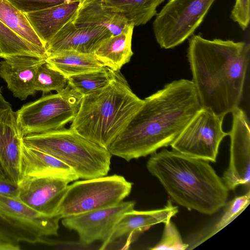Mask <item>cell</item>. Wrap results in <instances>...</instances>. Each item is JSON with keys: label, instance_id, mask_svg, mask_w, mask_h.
<instances>
[{"label": "cell", "instance_id": "32", "mask_svg": "<svg viewBox=\"0 0 250 250\" xmlns=\"http://www.w3.org/2000/svg\"><path fill=\"white\" fill-rule=\"evenodd\" d=\"M6 227L14 228L7 220L0 214V250H15L17 249L18 244L12 238Z\"/></svg>", "mask_w": 250, "mask_h": 250}, {"label": "cell", "instance_id": "14", "mask_svg": "<svg viewBox=\"0 0 250 250\" xmlns=\"http://www.w3.org/2000/svg\"><path fill=\"white\" fill-rule=\"evenodd\" d=\"M178 212L177 207L173 205L169 199L162 208L136 210L133 209L125 213L115 224L107 238L102 242L100 250L106 249L116 241L126 238L125 246L129 245L135 238L152 226L165 223L175 216Z\"/></svg>", "mask_w": 250, "mask_h": 250}, {"label": "cell", "instance_id": "12", "mask_svg": "<svg viewBox=\"0 0 250 250\" xmlns=\"http://www.w3.org/2000/svg\"><path fill=\"white\" fill-rule=\"evenodd\" d=\"M135 205L134 201H122L112 207L63 218L62 223L64 227L75 231L83 244L103 242L121 216L134 209Z\"/></svg>", "mask_w": 250, "mask_h": 250}, {"label": "cell", "instance_id": "9", "mask_svg": "<svg viewBox=\"0 0 250 250\" xmlns=\"http://www.w3.org/2000/svg\"><path fill=\"white\" fill-rule=\"evenodd\" d=\"M224 117L201 107L171 144L172 149L191 157L216 162L220 145L228 136L222 128Z\"/></svg>", "mask_w": 250, "mask_h": 250}, {"label": "cell", "instance_id": "5", "mask_svg": "<svg viewBox=\"0 0 250 250\" xmlns=\"http://www.w3.org/2000/svg\"><path fill=\"white\" fill-rule=\"evenodd\" d=\"M22 141L62 161L82 179L106 176L110 170L112 155L108 150L70 128L28 134Z\"/></svg>", "mask_w": 250, "mask_h": 250}, {"label": "cell", "instance_id": "27", "mask_svg": "<svg viewBox=\"0 0 250 250\" xmlns=\"http://www.w3.org/2000/svg\"><path fill=\"white\" fill-rule=\"evenodd\" d=\"M68 84V78L52 68L46 61L39 67L36 79L35 89L43 94L55 91L60 92Z\"/></svg>", "mask_w": 250, "mask_h": 250}, {"label": "cell", "instance_id": "23", "mask_svg": "<svg viewBox=\"0 0 250 250\" xmlns=\"http://www.w3.org/2000/svg\"><path fill=\"white\" fill-rule=\"evenodd\" d=\"M166 0H102L103 6L122 15L134 26L146 24Z\"/></svg>", "mask_w": 250, "mask_h": 250}, {"label": "cell", "instance_id": "25", "mask_svg": "<svg viewBox=\"0 0 250 250\" xmlns=\"http://www.w3.org/2000/svg\"><path fill=\"white\" fill-rule=\"evenodd\" d=\"M0 58L15 55H31L46 59L45 48L36 46L26 41L0 21Z\"/></svg>", "mask_w": 250, "mask_h": 250}, {"label": "cell", "instance_id": "31", "mask_svg": "<svg viewBox=\"0 0 250 250\" xmlns=\"http://www.w3.org/2000/svg\"><path fill=\"white\" fill-rule=\"evenodd\" d=\"M230 18L242 30H245L250 20V0H236Z\"/></svg>", "mask_w": 250, "mask_h": 250}, {"label": "cell", "instance_id": "6", "mask_svg": "<svg viewBox=\"0 0 250 250\" xmlns=\"http://www.w3.org/2000/svg\"><path fill=\"white\" fill-rule=\"evenodd\" d=\"M132 183L114 174L83 179L68 185L59 205L61 219L116 205L131 192Z\"/></svg>", "mask_w": 250, "mask_h": 250}, {"label": "cell", "instance_id": "28", "mask_svg": "<svg viewBox=\"0 0 250 250\" xmlns=\"http://www.w3.org/2000/svg\"><path fill=\"white\" fill-rule=\"evenodd\" d=\"M250 202V189L245 194L237 196L227 203L225 209L207 235L202 239L199 244L222 229L236 218L249 205Z\"/></svg>", "mask_w": 250, "mask_h": 250}, {"label": "cell", "instance_id": "18", "mask_svg": "<svg viewBox=\"0 0 250 250\" xmlns=\"http://www.w3.org/2000/svg\"><path fill=\"white\" fill-rule=\"evenodd\" d=\"M20 181L30 177L56 176L69 183L79 179L67 165L55 157L21 142L20 153Z\"/></svg>", "mask_w": 250, "mask_h": 250}, {"label": "cell", "instance_id": "10", "mask_svg": "<svg viewBox=\"0 0 250 250\" xmlns=\"http://www.w3.org/2000/svg\"><path fill=\"white\" fill-rule=\"evenodd\" d=\"M0 214L18 231L24 242L46 243L45 237L58 234L59 223L61 219L59 216L43 215L18 198L0 195Z\"/></svg>", "mask_w": 250, "mask_h": 250}, {"label": "cell", "instance_id": "17", "mask_svg": "<svg viewBox=\"0 0 250 250\" xmlns=\"http://www.w3.org/2000/svg\"><path fill=\"white\" fill-rule=\"evenodd\" d=\"M22 137L16 111L12 107L0 110V164L6 177L18 184Z\"/></svg>", "mask_w": 250, "mask_h": 250}, {"label": "cell", "instance_id": "33", "mask_svg": "<svg viewBox=\"0 0 250 250\" xmlns=\"http://www.w3.org/2000/svg\"><path fill=\"white\" fill-rule=\"evenodd\" d=\"M18 184L7 177H0V195L12 198H18Z\"/></svg>", "mask_w": 250, "mask_h": 250}, {"label": "cell", "instance_id": "20", "mask_svg": "<svg viewBox=\"0 0 250 250\" xmlns=\"http://www.w3.org/2000/svg\"><path fill=\"white\" fill-rule=\"evenodd\" d=\"M73 22L78 28L104 26L113 35L130 24L122 15L103 6L102 0H80Z\"/></svg>", "mask_w": 250, "mask_h": 250}, {"label": "cell", "instance_id": "26", "mask_svg": "<svg viewBox=\"0 0 250 250\" xmlns=\"http://www.w3.org/2000/svg\"><path fill=\"white\" fill-rule=\"evenodd\" d=\"M112 78V70L107 67L68 78V84L83 96L106 87Z\"/></svg>", "mask_w": 250, "mask_h": 250}, {"label": "cell", "instance_id": "21", "mask_svg": "<svg viewBox=\"0 0 250 250\" xmlns=\"http://www.w3.org/2000/svg\"><path fill=\"white\" fill-rule=\"evenodd\" d=\"M134 28L130 23L121 33L112 34L98 45L93 54L104 66L118 71L130 61L133 54L131 42Z\"/></svg>", "mask_w": 250, "mask_h": 250}, {"label": "cell", "instance_id": "4", "mask_svg": "<svg viewBox=\"0 0 250 250\" xmlns=\"http://www.w3.org/2000/svg\"><path fill=\"white\" fill-rule=\"evenodd\" d=\"M143 102L132 91L120 70H112L111 81L106 87L83 96L69 128L107 149Z\"/></svg>", "mask_w": 250, "mask_h": 250}, {"label": "cell", "instance_id": "1", "mask_svg": "<svg viewBox=\"0 0 250 250\" xmlns=\"http://www.w3.org/2000/svg\"><path fill=\"white\" fill-rule=\"evenodd\" d=\"M201 108L192 81L174 80L144 99L107 149L126 161L151 155L170 146Z\"/></svg>", "mask_w": 250, "mask_h": 250}, {"label": "cell", "instance_id": "16", "mask_svg": "<svg viewBox=\"0 0 250 250\" xmlns=\"http://www.w3.org/2000/svg\"><path fill=\"white\" fill-rule=\"evenodd\" d=\"M112 34L106 27L101 26L78 28L72 20L46 44L47 54L48 57L65 50L93 53L100 42Z\"/></svg>", "mask_w": 250, "mask_h": 250}, {"label": "cell", "instance_id": "2", "mask_svg": "<svg viewBox=\"0 0 250 250\" xmlns=\"http://www.w3.org/2000/svg\"><path fill=\"white\" fill-rule=\"evenodd\" d=\"M187 58L201 107L225 117L238 107L248 68L250 45L245 42L188 39Z\"/></svg>", "mask_w": 250, "mask_h": 250}, {"label": "cell", "instance_id": "11", "mask_svg": "<svg viewBox=\"0 0 250 250\" xmlns=\"http://www.w3.org/2000/svg\"><path fill=\"white\" fill-rule=\"evenodd\" d=\"M229 166L221 178L229 190L234 191L240 186L250 189V129L248 118L239 107L232 112Z\"/></svg>", "mask_w": 250, "mask_h": 250}, {"label": "cell", "instance_id": "35", "mask_svg": "<svg viewBox=\"0 0 250 250\" xmlns=\"http://www.w3.org/2000/svg\"><path fill=\"white\" fill-rule=\"evenodd\" d=\"M0 177H1V178L6 177L5 173L0 164Z\"/></svg>", "mask_w": 250, "mask_h": 250}, {"label": "cell", "instance_id": "24", "mask_svg": "<svg viewBox=\"0 0 250 250\" xmlns=\"http://www.w3.org/2000/svg\"><path fill=\"white\" fill-rule=\"evenodd\" d=\"M0 21L26 41L46 49L45 43L36 33L25 14L7 0H0Z\"/></svg>", "mask_w": 250, "mask_h": 250}, {"label": "cell", "instance_id": "29", "mask_svg": "<svg viewBox=\"0 0 250 250\" xmlns=\"http://www.w3.org/2000/svg\"><path fill=\"white\" fill-rule=\"evenodd\" d=\"M165 227L160 241L152 250H184L188 249V244L184 243L181 236L175 224L168 220L165 223Z\"/></svg>", "mask_w": 250, "mask_h": 250}, {"label": "cell", "instance_id": "7", "mask_svg": "<svg viewBox=\"0 0 250 250\" xmlns=\"http://www.w3.org/2000/svg\"><path fill=\"white\" fill-rule=\"evenodd\" d=\"M83 96L68 84L61 92L42 96L16 111L23 136L63 127L75 117Z\"/></svg>", "mask_w": 250, "mask_h": 250}, {"label": "cell", "instance_id": "15", "mask_svg": "<svg viewBox=\"0 0 250 250\" xmlns=\"http://www.w3.org/2000/svg\"><path fill=\"white\" fill-rule=\"evenodd\" d=\"M45 58L31 55H15L0 62V77L13 95L21 100L34 96L38 69Z\"/></svg>", "mask_w": 250, "mask_h": 250}, {"label": "cell", "instance_id": "30", "mask_svg": "<svg viewBox=\"0 0 250 250\" xmlns=\"http://www.w3.org/2000/svg\"><path fill=\"white\" fill-rule=\"evenodd\" d=\"M21 12L26 14L41 11L78 0H7Z\"/></svg>", "mask_w": 250, "mask_h": 250}, {"label": "cell", "instance_id": "22", "mask_svg": "<svg viewBox=\"0 0 250 250\" xmlns=\"http://www.w3.org/2000/svg\"><path fill=\"white\" fill-rule=\"evenodd\" d=\"M45 61L50 67L67 78L106 67L98 60L93 53H83L72 50L56 53L48 56Z\"/></svg>", "mask_w": 250, "mask_h": 250}, {"label": "cell", "instance_id": "19", "mask_svg": "<svg viewBox=\"0 0 250 250\" xmlns=\"http://www.w3.org/2000/svg\"><path fill=\"white\" fill-rule=\"evenodd\" d=\"M80 0L25 14L32 27L46 44L76 15Z\"/></svg>", "mask_w": 250, "mask_h": 250}, {"label": "cell", "instance_id": "8", "mask_svg": "<svg viewBox=\"0 0 250 250\" xmlns=\"http://www.w3.org/2000/svg\"><path fill=\"white\" fill-rule=\"evenodd\" d=\"M215 0H169L153 22L155 38L164 49L184 42L203 21Z\"/></svg>", "mask_w": 250, "mask_h": 250}, {"label": "cell", "instance_id": "36", "mask_svg": "<svg viewBox=\"0 0 250 250\" xmlns=\"http://www.w3.org/2000/svg\"><path fill=\"white\" fill-rule=\"evenodd\" d=\"M1 57V52H0V57Z\"/></svg>", "mask_w": 250, "mask_h": 250}, {"label": "cell", "instance_id": "34", "mask_svg": "<svg viewBox=\"0 0 250 250\" xmlns=\"http://www.w3.org/2000/svg\"><path fill=\"white\" fill-rule=\"evenodd\" d=\"M12 107L8 102L5 100L2 92L1 88H0V110Z\"/></svg>", "mask_w": 250, "mask_h": 250}, {"label": "cell", "instance_id": "13", "mask_svg": "<svg viewBox=\"0 0 250 250\" xmlns=\"http://www.w3.org/2000/svg\"><path fill=\"white\" fill-rule=\"evenodd\" d=\"M69 183L56 176L24 178L18 183V198L43 215L57 216L59 205Z\"/></svg>", "mask_w": 250, "mask_h": 250}, {"label": "cell", "instance_id": "3", "mask_svg": "<svg viewBox=\"0 0 250 250\" xmlns=\"http://www.w3.org/2000/svg\"><path fill=\"white\" fill-rule=\"evenodd\" d=\"M209 163L163 148L150 155L146 168L171 201L189 210L211 215L226 206L229 190Z\"/></svg>", "mask_w": 250, "mask_h": 250}]
</instances>
